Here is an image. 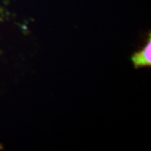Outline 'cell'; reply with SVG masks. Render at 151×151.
I'll list each match as a JSON object with an SVG mask.
<instances>
[{
  "instance_id": "1",
  "label": "cell",
  "mask_w": 151,
  "mask_h": 151,
  "mask_svg": "<svg viewBox=\"0 0 151 151\" xmlns=\"http://www.w3.org/2000/svg\"><path fill=\"white\" fill-rule=\"evenodd\" d=\"M151 41L150 38L149 39L148 43L146 44L145 48L139 52L132 57V60L134 64L135 67H140V66H150L151 65Z\"/></svg>"
}]
</instances>
